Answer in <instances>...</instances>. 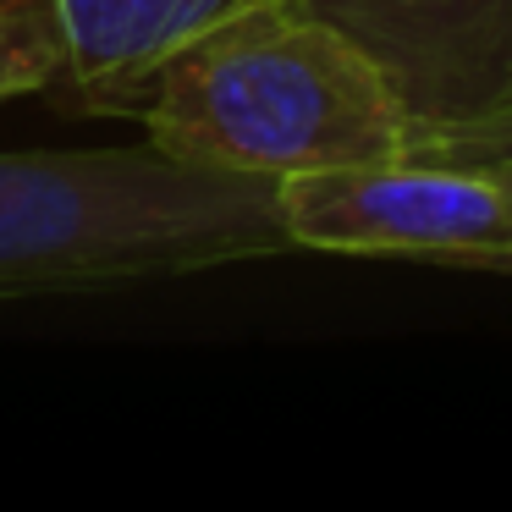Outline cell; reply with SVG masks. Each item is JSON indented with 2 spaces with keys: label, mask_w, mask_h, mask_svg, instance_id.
Returning <instances> with one entry per match:
<instances>
[{
  "label": "cell",
  "mask_w": 512,
  "mask_h": 512,
  "mask_svg": "<svg viewBox=\"0 0 512 512\" xmlns=\"http://www.w3.org/2000/svg\"><path fill=\"white\" fill-rule=\"evenodd\" d=\"M138 122L182 166L276 182L402 160L413 127L380 61L303 0H259L182 45Z\"/></svg>",
  "instance_id": "6da1fadb"
},
{
  "label": "cell",
  "mask_w": 512,
  "mask_h": 512,
  "mask_svg": "<svg viewBox=\"0 0 512 512\" xmlns=\"http://www.w3.org/2000/svg\"><path fill=\"white\" fill-rule=\"evenodd\" d=\"M281 182L144 149L0 155V298L287 254Z\"/></svg>",
  "instance_id": "7a4b0ae2"
},
{
  "label": "cell",
  "mask_w": 512,
  "mask_h": 512,
  "mask_svg": "<svg viewBox=\"0 0 512 512\" xmlns=\"http://www.w3.org/2000/svg\"><path fill=\"white\" fill-rule=\"evenodd\" d=\"M292 248L364 259L512 270V193L479 171L435 160L309 171L281 182Z\"/></svg>",
  "instance_id": "3957f363"
},
{
  "label": "cell",
  "mask_w": 512,
  "mask_h": 512,
  "mask_svg": "<svg viewBox=\"0 0 512 512\" xmlns=\"http://www.w3.org/2000/svg\"><path fill=\"white\" fill-rule=\"evenodd\" d=\"M353 34L413 127H463L512 111V0H303Z\"/></svg>",
  "instance_id": "277c9868"
},
{
  "label": "cell",
  "mask_w": 512,
  "mask_h": 512,
  "mask_svg": "<svg viewBox=\"0 0 512 512\" xmlns=\"http://www.w3.org/2000/svg\"><path fill=\"white\" fill-rule=\"evenodd\" d=\"M248 6L259 0H50L61 39V89H72L89 111L138 116L149 78L182 45Z\"/></svg>",
  "instance_id": "5b68a950"
},
{
  "label": "cell",
  "mask_w": 512,
  "mask_h": 512,
  "mask_svg": "<svg viewBox=\"0 0 512 512\" xmlns=\"http://www.w3.org/2000/svg\"><path fill=\"white\" fill-rule=\"evenodd\" d=\"M61 83V39L50 0H0V100Z\"/></svg>",
  "instance_id": "8992f818"
},
{
  "label": "cell",
  "mask_w": 512,
  "mask_h": 512,
  "mask_svg": "<svg viewBox=\"0 0 512 512\" xmlns=\"http://www.w3.org/2000/svg\"><path fill=\"white\" fill-rule=\"evenodd\" d=\"M408 160L479 171L512 193V122H463V127H408Z\"/></svg>",
  "instance_id": "52a82bcc"
},
{
  "label": "cell",
  "mask_w": 512,
  "mask_h": 512,
  "mask_svg": "<svg viewBox=\"0 0 512 512\" xmlns=\"http://www.w3.org/2000/svg\"><path fill=\"white\" fill-rule=\"evenodd\" d=\"M490 122H512V111H501V116H490Z\"/></svg>",
  "instance_id": "ba28073f"
}]
</instances>
